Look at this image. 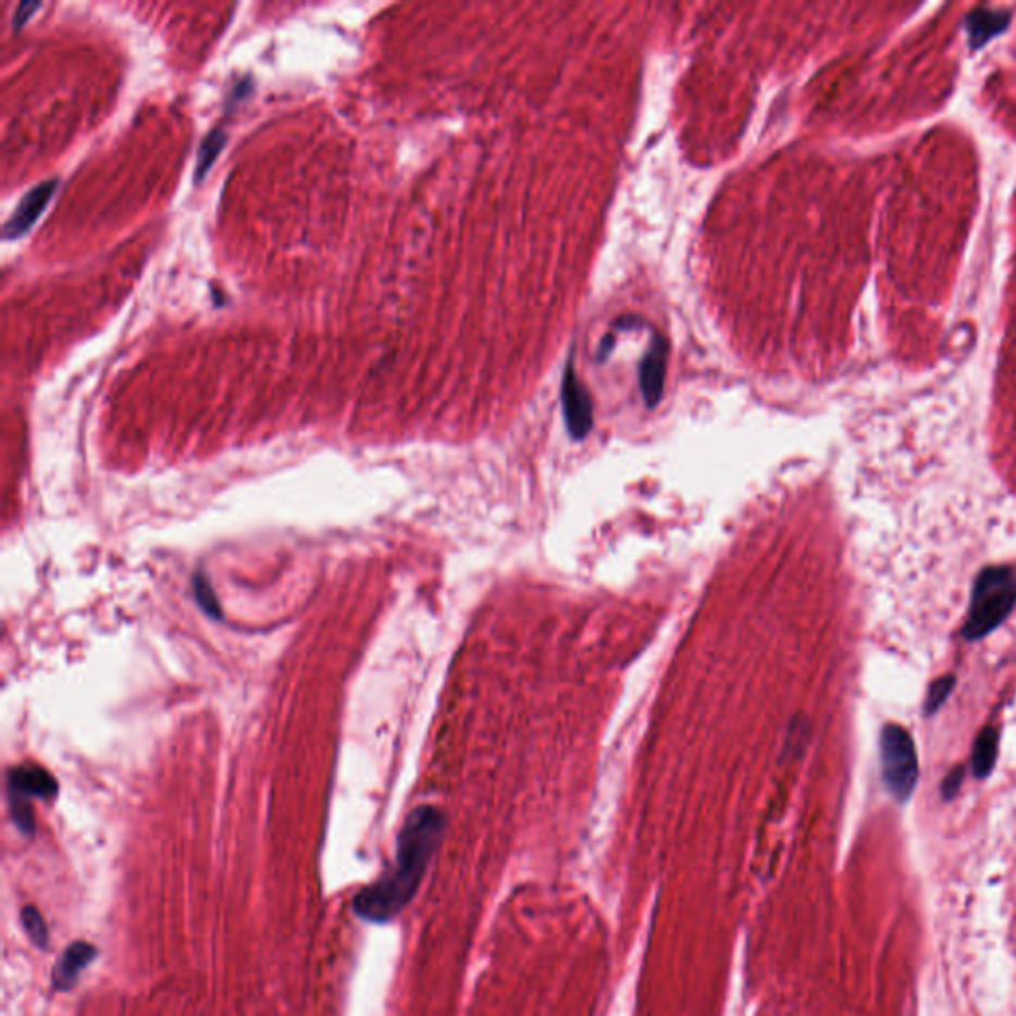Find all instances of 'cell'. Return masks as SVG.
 <instances>
[{
    "label": "cell",
    "instance_id": "cell-7",
    "mask_svg": "<svg viewBox=\"0 0 1016 1016\" xmlns=\"http://www.w3.org/2000/svg\"><path fill=\"white\" fill-rule=\"evenodd\" d=\"M57 794L58 782L45 768H12L9 775V798L52 801Z\"/></svg>",
    "mask_w": 1016,
    "mask_h": 1016
},
{
    "label": "cell",
    "instance_id": "cell-15",
    "mask_svg": "<svg viewBox=\"0 0 1016 1016\" xmlns=\"http://www.w3.org/2000/svg\"><path fill=\"white\" fill-rule=\"evenodd\" d=\"M42 4L40 2H21L18 9L14 12V28H21L24 24L30 21V16L35 14Z\"/></svg>",
    "mask_w": 1016,
    "mask_h": 1016
},
{
    "label": "cell",
    "instance_id": "cell-11",
    "mask_svg": "<svg viewBox=\"0 0 1016 1016\" xmlns=\"http://www.w3.org/2000/svg\"><path fill=\"white\" fill-rule=\"evenodd\" d=\"M225 141L226 134L223 129H213L209 136L205 137L203 144L199 147V153H197V168H195L197 183L203 182L207 171L213 168L215 159L219 158V153L225 147Z\"/></svg>",
    "mask_w": 1016,
    "mask_h": 1016
},
{
    "label": "cell",
    "instance_id": "cell-12",
    "mask_svg": "<svg viewBox=\"0 0 1016 1016\" xmlns=\"http://www.w3.org/2000/svg\"><path fill=\"white\" fill-rule=\"evenodd\" d=\"M21 921H23L26 936L30 938L36 947L42 949V951L50 947L48 926H46L45 917L36 909L35 905L24 907L23 912H21Z\"/></svg>",
    "mask_w": 1016,
    "mask_h": 1016
},
{
    "label": "cell",
    "instance_id": "cell-16",
    "mask_svg": "<svg viewBox=\"0 0 1016 1016\" xmlns=\"http://www.w3.org/2000/svg\"><path fill=\"white\" fill-rule=\"evenodd\" d=\"M961 780H963V768H955L953 772H949L947 779L943 782V794H945V798H951V796L957 794Z\"/></svg>",
    "mask_w": 1016,
    "mask_h": 1016
},
{
    "label": "cell",
    "instance_id": "cell-6",
    "mask_svg": "<svg viewBox=\"0 0 1016 1016\" xmlns=\"http://www.w3.org/2000/svg\"><path fill=\"white\" fill-rule=\"evenodd\" d=\"M667 356H669V344L666 336L654 332L649 350L640 365V387L644 394L647 407H655L661 397H664V385H666Z\"/></svg>",
    "mask_w": 1016,
    "mask_h": 1016
},
{
    "label": "cell",
    "instance_id": "cell-3",
    "mask_svg": "<svg viewBox=\"0 0 1016 1016\" xmlns=\"http://www.w3.org/2000/svg\"><path fill=\"white\" fill-rule=\"evenodd\" d=\"M881 770L888 791L893 798L905 802L915 791L919 779V763L912 734L900 724H885L881 731Z\"/></svg>",
    "mask_w": 1016,
    "mask_h": 1016
},
{
    "label": "cell",
    "instance_id": "cell-5",
    "mask_svg": "<svg viewBox=\"0 0 1016 1016\" xmlns=\"http://www.w3.org/2000/svg\"><path fill=\"white\" fill-rule=\"evenodd\" d=\"M57 187L58 179H50V182L36 185L30 191L26 193L23 201L16 207V211L4 223L2 237L7 238V240H14V238L23 237L24 233H28L35 226L38 216L45 213L46 205L50 203V199L54 197Z\"/></svg>",
    "mask_w": 1016,
    "mask_h": 1016
},
{
    "label": "cell",
    "instance_id": "cell-8",
    "mask_svg": "<svg viewBox=\"0 0 1016 1016\" xmlns=\"http://www.w3.org/2000/svg\"><path fill=\"white\" fill-rule=\"evenodd\" d=\"M98 949L94 947L88 941H76L72 943L64 955L58 959L57 967L52 971V984L57 991H72L78 984L79 975L96 959Z\"/></svg>",
    "mask_w": 1016,
    "mask_h": 1016
},
{
    "label": "cell",
    "instance_id": "cell-1",
    "mask_svg": "<svg viewBox=\"0 0 1016 1016\" xmlns=\"http://www.w3.org/2000/svg\"><path fill=\"white\" fill-rule=\"evenodd\" d=\"M443 832L445 814L439 808L419 806L409 814L397 835L394 868L354 897V914L370 924H387L401 914L418 895Z\"/></svg>",
    "mask_w": 1016,
    "mask_h": 1016
},
{
    "label": "cell",
    "instance_id": "cell-13",
    "mask_svg": "<svg viewBox=\"0 0 1016 1016\" xmlns=\"http://www.w3.org/2000/svg\"><path fill=\"white\" fill-rule=\"evenodd\" d=\"M953 687H955V678L947 676V678L938 679V681L931 685L929 693H927V713L938 711L939 707H941L949 695H951Z\"/></svg>",
    "mask_w": 1016,
    "mask_h": 1016
},
{
    "label": "cell",
    "instance_id": "cell-2",
    "mask_svg": "<svg viewBox=\"0 0 1016 1016\" xmlns=\"http://www.w3.org/2000/svg\"><path fill=\"white\" fill-rule=\"evenodd\" d=\"M1016 606V577L1011 568L991 566L982 570L972 587L969 616L963 635L971 642L994 632Z\"/></svg>",
    "mask_w": 1016,
    "mask_h": 1016
},
{
    "label": "cell",
    "instance_id": "cell-14",
    "mask_svg": "<svg viewBox=\"0 0 1016 1016\" xmlns=\"http://www.w3.org/2000/svg\"><path fill=\"white\" fill-rule=\"evenodd\" d=\"M195 596H197L199 604L203 606V610L207 611L209 616L221 618V614H219V611H221L219 610V602H216L215 594H213V590H211V584H209L207 578H195Z\"/></svg>",
    "mask_w": 1016,
    "mask_h": 1016
},
{
    "label": "cell",
    "instance_id": "cell-4",
    "mask_svg": "<svg viewBox=\"0 0 1016 1016\" xmlns=\"http://www.w3.org/2000/svg\"><path fill=\"white\" fill-rule=\"evenodd\" d=\"M562 407L568 433L574 439H584L594 425V406L586 387L578 380L572 362H568L562 377Z\"/></svg>",
    "mask_w": 1016,
    "mask_h": 1016
},
{
    "label": "cell",
    "instance_id": "cell-10",
    "mask_svg": "<svg viewBox=\"0 0 1016 1016\" xmlns=\"http://www.w3.org/2000/svg\"><path fill=\"white\" fill-rule=\"evenodd\" d=\"M999 753V734L993 727L982 729L972 745L971 770L977 779L991 775Z\"/></svg>",
    "mask_w": 1016,
    "mask_h": 1016
},
{
    "label": "cell",
    "instance_id": "cell-9",
    "mask_svg": "<svg viewBox=\"0 0 1016 1016\" xmlns=\"http://www.w3.org/2000/svg\"><path fill=\"white\" fill-rule=\"evenodd\" d=\"M1011 23L1008 12L989 11L979 9L967 16V28L971 38L972 48L989 42L993 36L1001 35Z\"/></svg>",
    "mask_w": 1016,
    "mask_h": 1016
}]
</instances>
